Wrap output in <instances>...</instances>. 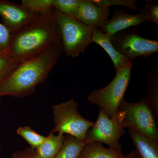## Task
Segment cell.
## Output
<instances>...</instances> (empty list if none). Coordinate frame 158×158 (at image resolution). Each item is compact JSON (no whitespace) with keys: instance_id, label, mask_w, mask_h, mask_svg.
I'll return each mask as SVG.
<instances>
[{"instance_id":"obj_9","label":"cell","mask_w":158,"mask_h":158,"mask_svg":"<svg viewBox=\"0 0 158 158\" xmlns=\"http://www.w3.org/2000/svg\"><path fill=\"white\" fill-rule=\"evenodd\" d=\"M38 14L21 4L0 0V16L11 34Z\"/></svg>"},{"instance_id":"obj_24","label":"cell","mask_w":158,"mask_h":158,"mask_svg":"<svg viewBox=\"0 0 158 158\" xmlns=\"http://www.w3.org/2000/svg\"><path fill=\"white\" fill-rule=\"evenodd\" d=\"M146 5L143 10L148 21H152L158 24V5L153 1H145Z\"/></svg>"},{"instance_id":"obj_14","label":"cell","mask_w":158,"mask_h":158,"mask_svg":"<svg viewBox=\"0 0 158 158\" xmlns=\"http://www.w3.org/2000/svg\"><path fill=\"white\" fill-rule=\"evenodd\" d=\"M124 156L122 151L106 148L102 143L93 142L85 146L79 158H123Z\"/></svg>"},{"instance_id":"obj_11","label":"cell","mask_w":158,"mask_h":158,"mask_svg":"<svg viewBox=\"0 0 158 158\" xmlns=\"http://www.w3.org/2000/svg\"><path fill=\"white\" fill-rule=\"evenodd\" d=\"M110 10L98 6L92 0H81L75 17L87 25L100 29L109 20Z\"/></svg>"},{"instance_id":"obj_23","label":"cell","mask_w":158,"mask_h":158,"mask_svg":"<svg viewBox=\"0 0 158 158\" xmlns=\"http://www.w3.org/2000/svg\"><path fill=\"white\" fill-rule=\"evenodd\" d=\"M11 33L3 23H0V54L9 56V51Z\"/></svg>"},{"instance_id":"obj_5","label":"cell","mask_w":158,"mask_h":158,"mask_svg":"<svg viewBox=\"0 0 158 158\" xmlns=\"http://www.w3.org/2000/svg\"><path fill=\"white\" fill-rule=\"evenodd\" d=\"M57 21L64 54L67 57L79 56L92 43L94 28L85 24L73 16L58 11Z\"/></svg>"},{"instance_id":"obj_25","label":"cell","mask_w":158,"mask_h":158,"mask_svg":"<svg viewBox=\"0 0 158 158\" xmlns=\"http://www.w3.org/2000/svg\"><path fill=\"white\" fill-rule=\"evenodd\" d=\"M10 158H40L35 149L31 147L26 148L22 150L16 151Z\"/></svg>"},{"instance_id":"obj_17","label":"cell","mask_w":158,"mask_h":158,"mask_svg":"<svg viewBox=\"0 0 158 158\" xmlns=\"http://www.w3.org/2000/svg\"><path fill=\"white\" fill-rule=\"evenodd\" d=\"M148 96L146 98L156 121L158 122V73L156 70H152L148 73Z\"/></svg>"},{"instance_id":"obj_18","label":"cell","mask_w":158,"mask_h":158,"mask_svg":"<svg viewBox=\"0 0 158 158\" xmlns=\"http://www.w3.org/2000/svg\"><path fill=\"white\" fill-rule=\"evenodd\" d=\"M53 0H22L21 5L29 10L40 14H47L56 11Z\"/></svg>"},{"instance_id":"obj_8","label":"cell","mask_w":158,"mask_h":158,"mask_svg":"<svg viewBox=\"0 0 158 158\" xmlns=\"http://www.w3.org/2000/svg\"><path fill=\"white\" fill-rule=\"evenodd\" d=\"M125 133L118 120L111 119L99 108L97 120L87 132L85 140L88 144L100 142L112 149L122 151L119 139Z\"/></svg>"},{"instance_id":"obj_1","label":"cell","mask_w":158,"mask_h":158,"mask_svg":"<svg viewBox=\"0 0 158 158\" xmlns=\"http://www.w3.org/2000/svg\"><path fill=\"white\" fill-rule=\"evenodd\" d=\"M63 54L60 38L39 53L19 63L0 81V97L23 98L32 94L38 85L44 83Z\"/></svg>"},{"instance_id":"obj_12","label":"cell","mask_w":158,"mask_h":158,"mask_svg":"<svg viewBox=\"0 0 158 158\" xmlns=\"http://www.w3.org/2000/svg\"><path fill=\"white\" fill-rule=\"evenodd\" d=\"M92 41L100 46L106 52L113 62L116 72L129 62L116 50L111 41V36L103 33L98 28L94 29Z\"/></svg>"},{"instance_id":"obj_20","label":"cell","mask_w":158,"mask_h":158,"mask_svg":"<svg viewBox=\"0 0 158 158\" xmlns=\"http://www.w3.org/2000/svg\"><path fill=\"white\" fill-rule=\"evenodd\" d=\"M81 0H53L54 9L62 14L75 17Z\"/></svg>"},{"instance_id":"obj_28","label":"cell","mask_w":158,"mask_h":158,"mask_svg":"<svg viewBox=\"0 0 158 158\" xmlns=\"http://www.w3.org/2000/svg\"><path fill=\"white\" fill-rule=\"evenodd\" d=\"M1 101V97H0V101Z\"/></svg>"},{"instance_id":"obj_4","label":"cell","mask_w":158,"mask_h":158,"mask_svg":"<svg viewBox=\"0 0 158 158\" xmlns=\"http://www.w3.org/2000/svg\"><path fill=\"white\" fill-rule=\"evenodd\" d=\"M133 64L132 62H127L116 71L115 77L109 85L102 89L93 90L88 97L89 102L98 106L111 119L117 120L118 106L124 99Z\"/></svg>"},{"instance_id":"obj_7","label":"cell","mask_w":158,"mask_h":158,"mask_svg":"<svg viewBox=\"0 0 158 158\" xmlns=\"http://www.w3.org/2000/svg\"><path fill=\"white\" fill-rule=\"evenodd\" d=\"M116 51L129 62L139 57L148 58L158 52V41L141 37L137 27H132L111 36Z\"/></svg>"},{"instance_id":"obj_6","label":"cell","mask_w":158,"mask_h":158,"mask_svg":"<svg viewBox=\"0 0 158 158\" xmlns=\"http://www.w3.org/2000/svg\"><path fill=\"white\" fill-rule=\"evenodd\" d=\"M78 104L73 99L52 106L53 133H62L81 140H85L86 134L94 122L83 117L78 111Z\"/></svg>"},{"instance_id":"obj_10","label":"cell","mask_w":158,"mask_h":158,"mask_svg":"<svg viewBox=\"0 0 158 158\" xmlns=\"http://www.w3.org/2000/svg\"><path fill=\"white\" fill-rule=\"evenodd\" d=\"M148 21L143 9L139 13L134 15L128 14L125 10L118 9L114 12L112 18L99 29L103 33L112 36L118 32L132 27H137Z\"/></svg>"},{"instance_id":"obj_22","label":"cell","mask_w":158,"mask_h":158,"mask_svg":"<svg viewBox=\"0 0 158 158\" xmlns=\"http://www.w3.org/2000/svg\"><path fill=\"white\" fill-rule=\"evenodd\" d=\"M19 64L9 55L0 54V81L6 77Z\"/></svg>"},{"instance_id":"obj_27","label":"cell","mask_w":158,"mask_h":158,"mask_svg":"<svg viewBox=\"0 0 158 158\" xmlns=\"http://www.w3.org/2000/svg\"><path fill=\"white\" fill-rule=\"evenodd\" d=\"M1 148H2V146H1V143H0V151H1Z\"/></svg>"},{"instance_id":"obj_16","label":"cell","mask_w":158,"mask_h":158,"mask_svg":"<svg viewBox=\"0 0 158 158\" xmlns=\"http://www.w3.org/2000/svg\"><path fill=\"white\" fill-rule=\"evenodd\" d=\"M88 143L69 135L64 136L61 149L54 158H79L82 150Z\"/></svg>"},{"instance_id":"obj_13","label":"cell","mask_w":158,"mask_h":158,"mask_svg":"<svg viewBox=\"0 0 158 158\" xmlns=\"http://www.w3.org/2000/svg\"><path fill=\"white\" fill-rule=\"evenodd\" d=\"M64 134L58 133L55 135L50 132L48 135L35 151L40 158H54L59 152L63 144Z\"/></svg>"},{"instance_id":"obj_21","label":"cell","mask_w":158,"mask_h":158,"mask_svg":"<svg viewBox=\"0 0 158 158\" xmlns=\"http://www.w3.org/2000/svg\"><path fill=\"white\" fill-rule=\"evenodd\" d=\"M98 6L102 8H110L113 6H121L126 7L131 10L141 11L136 6V0H92Z\"/></svg>"},{"instance_id":"obj_26","label":"cell","mask_w":158,"mask_h":158,"mask_svg":"<svg viewBox=\"0 0 158 158\" xmlns=\"http://www.w3.org/2000/svg\"><path fill=\"white\" fill-rule=\"evenodd\" d=\"M137 152L133 151L128 155L125 156L123 158H138Z\"/></svg>"},{"instance_id":"obj_15","label":"cell","mask_w":158,"mask_h":158,"mask_svg":"<svg viewBox=\"0 0 158 158\" xmlns=\"http://www.w3.org/2000/svg\"><path fill=\"white\" fill-rule=\"evenodd\" d=\"M129 133L141 158H158V146L140 133L129 129Z\"/></svg>"},{"instance_id":"obj_2","label":"cell","mask_w":158,"mask_h":158,"mask_svg":"<svg viewBox=\"0 0 158 158\" xmlns=\"http://www.w3.org/2000/svg\"><path fill=\"white\" fill-rule=\"evenodd\" d=\"M61 38L56 10L38 14L11 33L9 56L20 63L44 50Z\"/></svg>"},{"instance_id":"obj_3","label":"cell","mask_w":158,"mask_h":158,"mask_svg":"<svg viewBox=\"0 0 158 158\" xmlns=\"http://www.w3.org/2000/svg\"><path fill=\"white\" fill-rule=\"evenodd\" d=\"M117 119L123 128L140 133L158 146V122L146 98L135 103L123 99L118 106Z\"/></svg>"},{"instance_id":"obj_29","label":"cell","mask_w":158,"mask_h":158,"mask_svg":"<svg viewBox=\"0 0 158 158\" xmlns=\"http://www.w3.org/2000/svg\"></svg>"},{"instance_id":"obj_19","label":"cell","mask_w":158,"mask_h":158,"mask_svg":"<svg viewBox=\"0 0 158 158\" xmlns=\"http://www.w3.org/2000/svg\"><path fill=\"white\" fill-rule=\"evenodd\" d=\"M18 135L23 137L28 143L30 147L36 149L44 140L45 136L40 135L32 129L30 127H21L16 131Z\"/></svg>"}]
</instances>
